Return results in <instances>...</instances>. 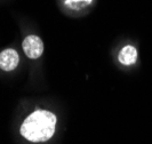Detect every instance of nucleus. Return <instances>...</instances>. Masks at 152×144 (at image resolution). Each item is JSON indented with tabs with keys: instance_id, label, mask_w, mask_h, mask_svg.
<instances>
[{
	"instance_id": "obj_1",
	"label": "nucleus",
	"mask_w": 152,
	"mask_h": 144,
	"mask_svg": "<svg viewBox=\"0 0 152 144\" xmlns=\"http://www.w3.org/2000/svg\"><path fill=\"white\" fill-rule=\"evenodd\" d=\"M56 117L49 111L37 110L21 126V134L31 142H46L55 133Z\"/></svg>"
},
{
	"instance_id": "obj_2",
	"label": "nucleus",
	"mask_w": 152,
	"mask_h": 144,
	"mask_svg": "<svg viewBox=\"0 0 152 144\" xmlns=\"http://www.w3.org/2000/svg\"><path fill=\"white\" fill-rule=\"evenodd\" d=\"M23 50L30 58H38L44 52V44L37 36H29L23 41Z\"/></svg>"
},
{
	"instance_id": "obj_3",
	"label": "nucleus",
	"mask_w": 152,
	"mask_h": 144,
	"mask_svg": "<svg viewBox=\"0 0 152 144\" xmlns=\"http://www.w3.org/2000/svg\"><path fill=\"white\" fill-rule=\"evenodd\" d=\"M20 56L15 49L8 48L0 53V69L4 71H12L18 65Z\"/></svg>"
},
{
	"instance_id": "obj_4",
	"label": "nucleus",
	"mask_w": 152,
	"mask_h": 144,
	"mask_svg": "<svg viewBox=\"0 0 152 144\" xmlns=\"http://www.w3.org/2000/svg\"><path fill=\"white\" fill-rule=\"evenodd\" d=\"M119 62L124 65H130L136 62L137 50L133 46H125L119 53Z\"/></svg>"
},
{
	"instance_id": "obj_5",
	"label": "nucleus",
	"mask_w": 152,
	"mask_h": 144,
	"mask_svg": "<svg viewBox=\"0 0 152 144\" xmlns=\"http://www.w3.org/2000/svg\"><path fill=\"white\" fill-rule=\"evenodd\" d=\"M79 2H85L86 5H88L91 2V0H65V4L68 6H73L75 4H79Z\"/></svg>"
}]
</instances>
